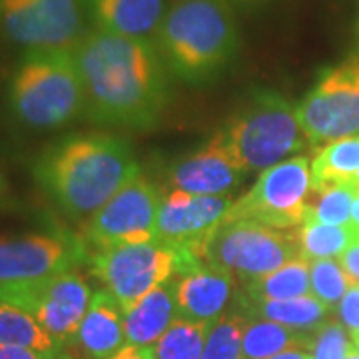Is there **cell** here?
<instances>
[{"label":"cell","mask_w":359,"mask_h":359,"mask_svg":"<svg viewBox=\"0 0 359 359\" xmlns=\"http://www.w3.org/2000/svg\"><path fill=\"white\" fill-rule=\"evenodd\" d=\"M236 295V278L230 271L216 268L208 262L176 278L180 320L212 327L222 316L230 311Z\"/></svg>","instance_id":"16"},{"label":"cell","mask_w":359,"mask_h":359,"mask_svg":"<svg viewBox=\"0 0 359 359\" xmlns=\"http://www.w3.org/2000/svg\"><path fill=\"white\" fill-rule=\"evenodd\" d=\"M108 359H156L154 346H132V344H126L120 351H116L114 355Z\"/></svg>","instance_id":"33"},{"label":"cell","mask_w":359,"mask_h":359,"mask_svg":"<svg viewBox=\"0 0 359 359\" xmlns=\"http://www.w3.org/2000/svg\"><path fill=\"white\" fill-rule=\"evenodd\" d=\"M0 346L34 349L54 355L62 346L28 311L0 299Z\"/></svg>","instance_id":"24"},{"label":"cell","mask_w":359,"mask_h":359,"mask_svg":"<svg viewBox=\"0 0 359 359\" xmlns=\"http://www.w3.org/2000/svg\"><path fill=\"white\" fill-rule=\"evenodd\" d=\"M86 259L88 248L80 238L62 233L0 238V285L34 282L70 271Z\"/></svg>","instance_id":"14"},{"label":"cell","mask_w":359,"mask_h":359,"mask_svg":"<svg viewBox=\"0 0 359 359\" xmlns=\"http://www.w3.org/2000/svg\"><path fill=\"white\" fill-rule=\"evenodd\" d=\"M231 204L224 196H194L182 190L162 194L156 240L178 254L176 278L204 264L208 245L228 219Z\"/></svg>","instance_id":"11"},{"label":"cell","mask_w":359,"mask_h":359,"mask_svg":"<svg viewBox=\"0 0 359 359\" xmlns=\"http://www.w3.org/2000/svg\"><path fill=\"white\" fill-rule=\"evenodd\" d=\"M208 332L204 323L178 318L154 344L156 359H202Z\"/></svg>","instance_id":"27"},{"label":"cell","mask_w":359,"mask_h":359,"mask_svg":"<svg viewBox=\"0 0 359 359\" xmlns=\"http://www.w3.org/2000/svg\"><path fill=\"white\" fill-rule=\"evenodd\" d=\"M347 359H359V353H358V351H353V353H351V355H349Z\"/></svg>","instance_id":"41"},{"label":"cell","mask_w":359,"mask_h":359,"mask_svg":"<svg viewBox=\"0 0 359 359\" xmlns=\"http://www.w3.org/2000/svg\"><path fill=\"white\" fill-rule=\"evenodd\" d=\"M268 359H311V351H309V347H292V349H285L282 353H276L273 358Z\"/></svg>","instance_id":"35"},{"label":"cell","mask_w":359,"mask_h":359,"mask_svg":"<svg viewBox=\"0 0 359 359\" xmlns=\"http://www.w3.org/2000/svg\"><path fill=\"white\" fill-rule=\"evenodd\" d=\"M228 2H230L231 6L233 4H240V6H250L252 8V6H259V4H264L268 0H228Z\"/></svg>","instance_id":"39"},{"label":"cell","mask_w":359,"mask_h":359,"mask_svg":"<svg viewBox=\"0 0 359 359\" xmlns=\"http://www.w3.org/2000/svg\"><path fill=\"white\" fill-rule=\"evenodd\" d=\"M309 351L311 359H347L355 351V346L341 321L330 318L311 334Z\"/></svg>","instance_id":"30"},{"label":"cell","mask_w":359,"mask_h":359,"mask_svg":"<svg viewBox=\"0 0 359 359\" xmlns=\"http://www.w3.org/2000/svg\"><path fill=\"white\" fill-rule=\"evenodd\" d=\"M339 264L347 273V278L353 283H359V238L355 244H351L339 257Z\"/></svg>","instance_id":"32"},{"label":"cell","mask_w":359,"mask_h":359,"mask_svg":"<svg viewBox=\"0 0 359 359\" xmlns=\"http://www.w3.org/2000/svg\"><path fill=\"white\" fill-rule=\"evenodd\" d=\"M299 257L295 231L264 224L228 219L214 233L205 262L230 271L236 280L252 282Z\"/></svg>","instance_id":"7"},{"label":"cell","mask_w":359,"mask_h":359,"mask_svg":"<svg viewBox=\"0 0 359 359\" xmlns=\"http://www.w3.org/2000/svg\"><path fill=\"white\" fill-rule=\"evenodd\" d=\"M297 118L309 146L359 134V56L325 68L304 102L297 106Z\"/></svg>","instance_id":"10"},{"label":"cell","mask_w":359,"mask_h":359,"mask_svg":"<svg viewBox=\"0 0 359 359\" xmlns=\"http://www.w3.org/2000/svg\"><path fill=\"white\" fill-rule=\"evenodd\" d=\"M233 304L254 320L276 321L304 334L316 332L334 313V309L321 304L311 294L283 302H252L242 292H238Z\"/></svg>","instance_id":"20"},{"label":"cell","mask_w":359,"mask_h":359,"mask_svg":"<svg viewBox=\"0 0 359 359\" xmlns=\"http://www.w3.org/2000/svg\"><path fill=\"white\" fill-rule=\"evenodd\" d=\"M0 34L26 50H74L84 39L80 0H0Z\"/></svg>","instance_id":"13"},{"label":"cell","mask_w":359,"mask_h":359,"mask_svg":"<svg viewBox=\"0 0 359 359\" xmlns=\"http://www.w3.org/2000/svg\"><path fill=\"white\" fill-rule=\"evenodd\" d=\"M166 66L186 82H204L230 65L240 46L228 0H174L156 36Z\"/></svg>","instance_id":"3"},{"label":"cell","mask_w":359,"mask_h":359,"mask_svg":"<svg viewBox=\"0 0 359 359\" xmlns=\"http://www.w3.org/2000/svg\"><path fill=\"white\" fill-rule=\"evenodd\" d=\"M50 359H78L68 347H62V349H58L54 355H50Z\"/></svg>","instance_id":"38"},{"label":"cell","mask_w":359,"mask_h":359,"mask_svg":"<svg viewBox=\"0 0 359 359\" xmlns=\"http://www.w3.org/2000/svg\"><path fill=\"white\" fill-rule=\"evenodd\" d=\"M353 346H355V351L359 353V337H355V339H353Z\"/></svg>","instance_id":"40"},{"label":"cell","mask_w":359,"mask_h":359,"mask_svg":"<svg viewBox=\"0 0 359 359\" xmlns=\"http://www.w3.org/2000/svg\"><path fill=\"white\" fill-rule=\"evenodd\" d=\"M140 166L122 138L104 132L70 134L50 144L34 164V178L68 216L90 219Z\"/></svg>","instance_id":"2"},{"label":"cell","mask_w":359,"mask_h":359,"mask_svg":"<svg viewBox=\"0 0 359 359\" xmlns=\"http://www.w3.org/2000/svg\"><path fill=\"white\" fill-rule=\"evenodd\" d=\"M250 316L236 304L208 332L202 359H242V335Z\"/></svg>","instance_id":"28"},{"label":"cell","mask_w":359,"mask_h":359,"mask_svg":"<svg viewBox=\"0 0 359 359\" xmlns=\"http://www.w3.org/2000/svg\"><path fill=\"white\" fill-rule=\"evenodd\" d=\"M245 172L242 164L219 130L202 148L182 158L170 170L172 190L194 194V196H224L240 188Z\"/></svg>","instance_id":"15"},{"label":"cell","mask_w":359,"mask_h":359,"mask_svg":"<svg viewBox=\"0 0 359 359\" xmlns=\"http://www.w3.org/2000/svg\"><path fill=\"white\" fill-rule=\"evenodd\" d=\"M311 182H344L359 186V134L318 148L311 160Z\"/></svg>","instance_id":"25"},{"label":"cell","mask_w":359,"mask_h":359,"mask_svg":"<svg viewBox=\"0 0 359 359\" xmlns=\"http://www.w3.org/2000/svg\"><path fill=\"white\" fill-rule=\"evenodd\" d=\"M88 262L92 273L124 311L178 276V254L160 240L94 250L88 254Z\"/></svg>","instance_id":"8"},{"label":"cell","mask_w":359,"mask_h":359,"mask_svg":"<svg viewBox=\"0 0 359 359\" xmlns=\"http://www.w3.org/2000/svg\"><path fill=\"white\" fill-rule=\"evenodd\" d=\"M98 30L128 39L152 40L166 16V0H86Z\"/></svg>","instance_id":"17"},{"label":"cell","mask_w":359,"mask_h":359,"mask_svg":"<svg viewBox=\"0 0 359 359\" xmlns=\"http://www.w3.org/2000/svg\"><path fill=\"white\" fill-rule=\"evenodd\" d=\"M162 204L154 182L138 174L86 222L84 244L90 252L120 244L154 242Z\"/></svg>","instance_id":"12"},{"label":"cell","mask_w":359,"mask_h":359,"mask_svg":"<svg viewBox=\"0 0 359 359\" xmlns=\"http://www.w3.org/2000/svg\"><path fill=\"white\" fill-rule=\"evenodd\" d=\"M92 295L88 282L76 269L34 282L0 285V299L28 311L62 347L74 346Z\"/></svg>","instance_id":"9"},{"label":"cell","mask_w":359,"mask_h":359,"mask_svg":"<svg viewBox=\"0 0 359 359\" xmlns=\"http://www.w3.org/2000/svg\"><path fill=\"white\" fill-rule=\"evenodd\" d=\"M178 320L176 278L158 285L124 311L126 341L132 346H154Z\"/></svg>","instance_id":"19"},{"label":"cell","mask_w":359,"mask_h":359,"mask_svg":"<svg viewBox=\"0 0 359 359\" xmlns=\"http://www.w3.org/2000/svg\"><path fill=\"white\" fill-rule=\"evenodd\" d=\"M351 226L359 231V194L353 200V205H351Z\"/></svg>","instance_id":"37"},{"label":"cell","mask_w":359,"mask_h":359,"mask_svg":"<svg viewBox=\"0 0 359 359\" xmlns=\"http://www.w3.org/2000/svg\"><path fill=\"white\" fill-rule=\"evenodd\" d=\"M16 118L34 130L60 128L84 110V86L74 50H28L8 86Z\"/></svg>","instance_id":"4"},{"label":"cell","mask_w":359,"mask_h":359,"mask_svg":"<svg viewBox=\"0 0 359 359\" xmlns=\"http://www.w3.org/2000/svg\"><path fill=\"white\" fill-rule=\"evenodd\" d=\"M124 309L106 290L92 295L90 308L80 323L74 346L88 359H108L126 346Z\"/></svg>","instance_id":"18"},{"label":"cell","mask_w":359,"mask_h":359,"mask_svg":"<svg viewBox=\"0 0 359 359\" xmlns=\"http://www.w3.org/2000/svg\"><path fill=\"white\" fill-rule=\"evenodd\" d=\"M359 194V186L344 182H311V194L308 202V219L347 226L351 224V205Z\"/></svg>","instance_id":"26"},{"label":"cell","mask_w":359,"mask_h":359,"mask_svg":"<svg viewBox=\"0 0 359 359\" xmlns=\"http://www.w3.org/2000/svg\"><path fill=\"white\" fill-rule=\"evenodd\" d=\"M90 120L148 128L168 100L166 62L152 40L104 30L84 34L74 48Z\"/></svg>","instance_id":"1"},{"label":"cell","mask_w":359,"mask_h":359,"mask_svg":"<svg viewBox=\"0 0 359 359\" xmlns=\"http://www.w3.org/2000/svg\"><path fill=\"white\" fill-rule=\"evenodd\" d=\"M359 231L347 226H332L308 219L299 228H295V242L299 257L316 262V259H339L351 244H355Z\"/></svg>","instance_id":"23"},{"label":"cell","mask_w":359,"mask_h":359,"mask_svg":"<svg viewBox=\"0 0 359 359\" xmlns=\"http://www.w3.org/2000/svg\"><path fill=\"white\" fill-rule=\"evenodd\" d=\"M335 318L341 321L349 335L359 337V283H351L346 295L335 308Z\"/></svg>","instance_id":"31"},{"label":"cell","mask_w":359,"mask_h":359,"mask_svg":"<svg viewBox=\"0 0 359 359\" xmlns=\"http://www.w3.org/2000/svg\"><path fill=\"white\" fill-rule=\"evenodd\" d=\"M309 276H311V295L334 311L349 290V285L353 283L347 278L339 259L309 262Z\"/></svg>","instance_id":"29"},{"label":"cell","mask_w":359,"mask_h":359,"mask_svg":"<svg viewBox=\"0 0 359 359\" xmlns=\"http://www.w3.org/2000/svg\"><path fill=\"white\" fill-rule=\"evenodd\" d=\"M311 162L294 156L268 168L230 208L228 219H245L276 230H295L308 222ZM226 219V222H228Z\"/></svg>","instance_id":"6"},{"label":"cell","mask_w":359,"mask_h":359,"mask_svg":"<svg viewBox=\"0 0 359 359\" xmlns=\"http://www.w3.org/2000/svg\"><path fill=\"white\" fill-rule=\"evenodd\" d=\"M0 359H50V355L34 351V349H26V347L0 346Z\"/></svg>","instance_id":"34"},{"label":"cell","mask_w":359,"mask_h":359,"mask_svg":"<svg viewBox=\"0 0 359 359\" xmlns=\"http://www.w3.org/2000/svg\"><path fill=\"white\" fill-rule=\"evenodd\" d=\"M222 132L248 174H262L309 144L297 118V106L271 90L254 92Z\"/></svg>","instance_id":"5"},{"label":"cell","mask_w":359,"mask_h":359,"mask_svg":"<svg viewBox=\"0 0 359 359\" xmlns=\"http://www.w3.org/2000/svg\"><path fill=\"white\" fill-rule=\"evenodd\" d=\"M242 294L252 302H283L311 294L309 262L297 257L266 276L244 283Z\"/></svg>","instance_id":"21"},{"label":"cell","mask_w":359,"mask_h":359,"mask_svg":"<svg viewBox=\"0 0 359 359\" xmlns=\"http://www.w3.org/2000/svg\"><path fill=\"white\" fill-rule=\"evenodd\" d=\"M11 204V186L4 178V174L0 172V212H4Z\"/></svg>","instance_id":"36"},{"label":"cell","mask_w":359,"mask_h":359,"mask_svg":"<svg viewBox=\"0 0 359 359\" xmlns=\"http://www.w3.org/2000/svg\"><path fill=\"white\" fill-rule=\"evenodd\" d=\"M311 334L297 332L276 321L250 318L242 335V359H268L292 347H309Z\"/></svg>","instance_id":"22"}]
</instances>
